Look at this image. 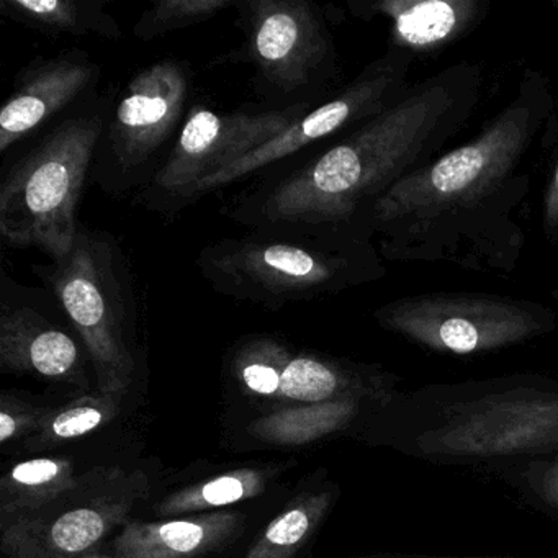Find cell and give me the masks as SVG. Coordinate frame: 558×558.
Returning a JSON list of instances; mask_svg holds the SVG:
<instances>
[{
	"label": "cell",
	"instance_id": "obj_1",
	"mask_svg": "<svg viewBox=\"0 0 558 558\" xmlns=\"http://www.w3.org/2000/svg\"><path fill=\"white\" fill-rule=\"evenodd\" d=\"M555 109L547 77L525 71L475 138L401 179L375 205L371 231L381 259L514 272L525 243L518 215L531 192L525 162Z\"/></svg>",
	"mask_w": 558,
	"mask_h": 558
},
{
	"label": "cell",
	"instance_id": "obj_2",
	"mask_svg": "<svg viewBox=\"0 0 558 558\" xmlns=\"http://www.w3.org/2000/svg\"><path fill=\"white\" fill-rule=\"evenodd\" d=\"M482 86L480 64L447 66L348 135L256 175L221 205L220 214L250 230L374 241L375 205L401 179L446 153L478 109Z\"/></svg>",
	"mask_w": 558,
	"mask_h": 558
},
{
	"label": "cell",
	"instance_id": "obj_3",
	"mask_svg": "<svg viewBox=\"0 0 558 558\" xmlns=\"http://www.w3.org/2000/svg\"><path fill=\"white\" fill-rule=\"evenodd\" d=\"M384 263L364 238L250 230L202 247L195 267L218 295L277 312L377 282Z\"/></svg>",
	"mask_w": 558,
	"mask_h": 558
},
{
	"label": "cell",
	"instance_id": "obj_4",
	"mask_svg": "<svg viewBox=\"0 0 558 558\" xmlns=\"http://www.w3.org/2000/svg\"><path fill=\"white\" fill-rule=\"evenodd\" d=\"M110 104V97H94L54 123L5 172L0 185V236L5 244L35 247L50 260L70 253Z\"/></svg>",
	"mask_w": 558,
	"mask_h": 558
},
{
	"label": "cell",
	"instance_id": "obj_5",
	"mask_svg": "<svg viewBox=\"0 0 558 558\" xmlns=\"http://www.w3.org/2000/svg\"><path fill=\"white\" fill-rule=\"evenodd\" d=\"M53 293L93 361L104 395H122L135 372L136 299L129 260L107 231L81 225L66 256L32 267Z\"/></svg>",
	"mask_w": 558,
	"mask_h": 558
},
{
	"label": "cell",
	"instance_id": "obj_6",
	"mask_svg": "<svg viewBox=\"0 0 558 558\" xmlns=\"http://www.w3.org/2000/svg\"><path fill=\"white\" fill-rule=\"evenodd\" d=\"M243 45L220 61L253 66L266 109L322 104L332 96L338 51L322 5L310 0H241Z\"/></svg>",
	"mask_w": 558,
	"mask_h": 558
},
{
	"label": "cell",
	"instance_id": "obj_7",
	"mask_svg": "<svg viewBox=\"0 0 558 558\" xmlns=\"http://www.w3.org/2000/svg\"><path fill=\"white\" fill-rule=\"evenodd\" d=\"M192 71L161 60L140 70L110 104L90 182L110 197L136 195L165 165L191 110Z\"/></svg>",
	"mask_w": 558,
	"mask_h": 558
},
{
	"label": "cell",
	"instance_id": "obj_8",
	"mask_svg": "<svg viewBox=\"0 0 558 558\" xmlns=\"http://www.w3.org/2000/svg\"><path fill=\"white\" fill-rule=\"evenodd\" d=\"M385 331L423 348L469 355L531 341L557 328V313L534 300L496 293L433 292L378 306Z\"/></svg>",
	"mask_w": 558,
	"mask_h": 558
},
{
	"label": "cell",
	"instance_id": "obj_9",
	"mask_svg": "<svg viewBox=\"0 0 558 558\" xmlns=\"http://www.w3.org/2000/svg\"><path fill=\"white\" fill-rule=\"evenodd\" d=\"M414 60L416 57L408 51L388 48L387 53L368 63L351 83L313 107L286 132L197 185L187 207L211 192L290 161L306 149L322 148L380 116L413 86L410 73Z\"/></svg>",
	"mask_w": 558,
	"mask_h": 558
},
{
	"label": "cell",
	"instance_id": "obj_10",
	"mask_svg": "<svg viewBox=\"0 0 558 558\" xmlns=\"http://www.w3.org/2000/svg\"><path fill=\"white\" fill-rule=\"evenodd\" d=\"M315 106L220 112L194 104L165 165L136 195L140 204L166 217L179 214L197 185L286 132Z\"/></svg>",
	"mask_w": 558,
	"mask_h": 558
},
{
	"label": "cell",
	"instance_id": "obj_11",
	"mask_svg": "<svg viewBox=\"0 0 558 558\" xmlns=\"http://www.w3.org/2000/svg\"><path fill=\"white\" fill-rule=\"evenodd\" d=\"M83 349V339L50 290L21 286L2 272L0 362L5 368L54 380H80Z\"/></svg>",
	"mask_w": 558,
	"mask_h": 558
},
{
	"label": "cell",
	"instance_id": "obj_12",
	"mask_svg": "<svg viewBox=\"0 0 558 558\" xmlns=\"http://www.w3.org/2000/svg\"><path fill=\"white\" fill-rule=\"evenodd\" d=\"M100 74V64L84 50L37 57L22 68L0 112V153L8 155L58 117L64 119L93 100Z\"/></svg>",
	"mask_w": 558,
	"mask_h": 558
},
{
	"label": "cell",
	"instance_id": "obj_13",
	"mask_svg": "<svg viewBox=\"0 0 558 558\" xmlns=\"http://www.w3.org/2000/svg\"><path fill=\"white\" fill-rule=\"evenodd\" d=\"M489 0H377L351 2L352 15L391 22L390 48L413 57L437 54L469 37L488 15Z\"/></svg>",
	"mask_w": 558,
	"mask_h": 558
},
{
	"label": "cell",
	"instance_id": "obj_14",
	"mask_svg": "<svg viewBox=\"0 0 558 558\" xmlns=\"http://www.w3.org/2000/svg\"><path fill=\"white\" fill-rule=\"evenodd\" d=\"M241 515L210 514L168 522H133L116 542V558H195L220 547Z\"/></svg>",
	"mask_w": 558,
	"mask_h": 558
},
{
	"label": "cell",
	"instance_id": "obj_15",
	"mask_svg": "<svg viewBox=\"0 0 558 558\" xmlns=\"http://www.w3.org/2000/svg\"><path fill=\"white\" fill-rule=\"evenodd\" d=\"M107 0H0V15L50 38L99 37L120 41L123 31Z\"/></svg>",
	"mask_w": 558,
	"mask_h": 558
},
{
	"label": "cell",
	"instance_id": "obj_16",
	"mask_svg": "<svg viewBox=\"0 0 558 558\" xmlns=\"http://www.w3.org/2000/svg\"><path fill=\"white\" fill-rule=\"evenodd\" d=\"M279 351V397L302 403L332 401L344 391L362 385L359 372L315 354H296L287 342L277 339Z\"/></svg>",
	"mask_w": 558,
	"mask_h": 558
},
{
	"label": "cell",
	"instance_id": "obj_17",
	"mask_svg": "<svg viewBox=\"0 0 558 558\" xmlns=\"http://www.w3.org/2000/svg\"><path fill=\"white\" fill-rule=\"evenodd\" d=\"M119 506H83L70 509L48 525L38 558H80L99 544L113 522L119 521Z\"/></svg>",
	"mask_w": 558,
	"mask_h": 558
},
{
	"label": "cell",
	"instance_id": "obj_18",
	"mask_svg": "<svg viewBox=\"0 0 558 558\" xmlns=\"http://www.w3.org/2000/svg\"><path fill=\"white\" fill-rule=\"evenodd\" d=\"M328 508V495L305 496L270 522L247 558H293Z\"/></svg>",
	"mask_w": 558,
	"mask_h": 558
},
{
	"label": "cell",
	"instance_id": "obj_19",
	"mask_svg": "<svg viewBox=\"0 0 558 558\" xmlns=\"http://www.w3.org/2000/svg\"><path fill=\"white\" fill-rule=\"evenodd\" d=\"M71 483V465L64 460L35 459L19 463L2 482L4 511L41 505Z\"/></svg>",
	"mask_w": 558,
	"mask_h": 558
},
{
	"label": "cell",
	"instance_id": "obj_20",
	"mask_svg": "<svg viewBox=\"0 0 558 558\" xmlns=\"http://www.w3.org/2000/svg\"><path fill=\"white\" fill-rule=\"evenodd\" d=\"M238 4L240 0H156L140 15L133 35L142 41L156 40L211 21Z\"/></svg>",
	"mask_w": 558,
	"mask_h": 558
},
{
	"label": "cell",
	"instance_id": "obj_21",
	"mask_svg": "<svg viewBox=\"0 0 558 558\" xmlns=\"http://www.w3.org/2000/svg\"><path fill=\"white\" fill-rule=\"evenodd\" d=\"M266 485V476L257 470H234L227 475L208 480L202 485L182 489L178 495L171 496L161 511L165 514L174 512L198 511V509L215 508V506L233 505L243 499L259 495Z\"/></svg>",
	"mask_w": 558,
	"mask_h": 558
},
{
	"label": "cell",
	"instance_id": "obj_22",
	"mask_svg": "<svg viewBox=\"0 0 558 558\" xmlns=\"http://www.w3.org/2000/svg\"><path fill=\"white\" fill-rule=\"evenodd\" d=\"M348 401H326L303 410L286 411L266 417L256 426V433L276 442L299 444L315 439L335 429L348 414Z\"/></svg>",
	"mask_w": 558,
	"mask_h": 558
},
{
	"label": "cell",
	"instance_id": "obj_23",
	"mask_svg": "<svg viewBox=\"0 0 558 558\" xmlns=\"http://www.w3.org/2000/svg\"><path fill=\"white\" fill-rule=\"evenodd\" d=\"M112 398L110 395L104 400L87 398L61 411L50 424L51 436L58 439H74L97 429L107 420V413H110L106 407L112 404L110 403Z\"/></svg>",
	"mask_w": 558,
	"mask_h": 558
},
{
	"label": "cell",
	"instance_id": "obj_24",
	"mask_svg": "<svg viewBox=\"0 0 558 558\" xmlns=\"http://www.w3.org/2000/svg\"><path fill=\"white\" fill-rule=\"evenodd\" d=\"M542 230L550 243H558V143L554 166L542 197Z\"/></svg>",
	"mask_w": 558,
	"mask_h": 558
},
{
	"label": "cell",
	"instance_id": "obj_25",
	"mask_svg": "<svg viewBox=\"0 0 558 558\" xmlns=\"http://www.w3.org/2000/svg\"><path fill=\"white\" fill-rule=\"evenodd\" d=\"M19 420L11 411H0V440L8 442L17 434Z\"/></svg>",
	"mask_w": 558,
	"mask_h": 558
},
{
	"label": "cell",
	"instance_id": "obj_26",
	"mask_svg": "<svg viewBox=\"0 0 558 558\" xmlns=\"http://www.w3.org/2000/svg\"><path fill=\"white\" fill-rule=\"evenodd\" d=\"M544 493L551 502L558 505V462L545 473Z\"/></svg>",
	"mask_w": 558,
	"mask_h": 558
},
{
	"label": "cell",
	"instance_id": "obj_27",
	"mask_svg": "<svg viewBox=\"0 0 558 558\" xmlns=\"http://www.w3.org/2000/svg\"><path fill=\"white\" fill-rule=\"evenodd\" d=\"M80 558H112V557H109V555H99V554H93V555H84V557H80Z\"/></svg>",
	"mask_w": 558,
	"mask_h": 558
},
{
	"label": "cell",
	"instance_id": "obj_28",
	"mask_svg": "<svg viewBox=\"0 0 558 558\" xmlns=\"http://www.w3.org/2000/svg\"><path fill=\"white\" fill-rule=\"evenodd\" d=\"M550 5L558 12V0H551Z\"/></svg>",
	"mask_w": 558,
	"mask_h": 558
}]
</instances>
